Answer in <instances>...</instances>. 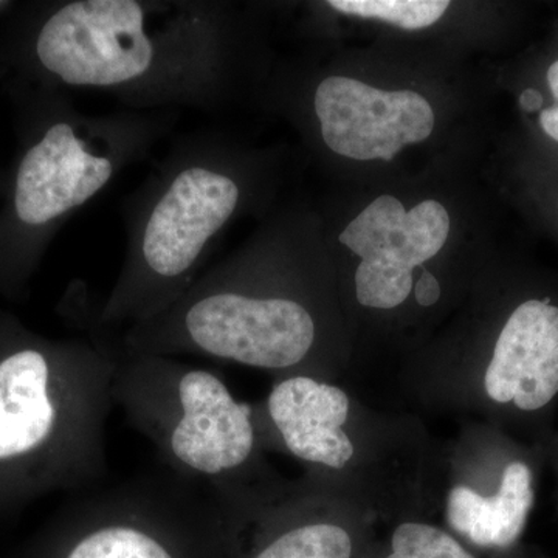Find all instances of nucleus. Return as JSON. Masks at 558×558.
Masks as SVG:
<instances>
[{
    "label": "nucleus",
    "instance_id": "nucleus-1",
    "mask_svg": "<svg viewBox=\"0 0 558 558\" xmlns=\"http://www.w3.org/2000/svg\"><path fill=\"white\" fill-rule=\"evenodd\" d=\"M233 49L223 3L68 0L36 21L28 60L53 90L97 92L140 112H211L229 89Z\"/></svg>",
    "mask_w": 558,
    "mask_h": 558
},
{
    "label": "nucleus",
    "instance_id": "nucleus-2",
    "mask_svg": "<svg viewBox=\"0 0 558 558\" xmlns=\"http://www.w3.org/2000/svg\"><path fill=\"white\" fill-rule=\"evenodd\" d=\"M236 156L211 132L186 135L124 202L126 250L98 329H128L167 311L204 271L244 202Z\"/></svg>",
    "mask_w": 558,
    "mask_h": 558
},
{
    "label": "nucleus",
    "instance_id": "nucleus-3",
    "mask_svg": "<svg viewBox=\"0 0 558 558\" xmlns=\"http://www.w3.org/2000/svg\"><path fill=\"white\" fill-rule=\"evenodd\" d=\"M47 106L14 170L0 230L9 258L35 252L73 213L148 156L174 121V112H80L60 90Z\"/></svg>",
    "mask_w": 558,
    "mask_h": 558
},
{
    "label": "nucleus",
    "instance_id": "nucleus-4",
    "mask_svg": "<svg viewBox=\"0 0 558 558\" xmlns=\"http://www.w3.org/2000/svg\"><path fill=\"white\" fill-rule=\"evenodd\" d=\"M113 403L148 438L171 473L230 497L256 446L252 409L215 371L168 355L128 354L116 340Z\"/></svg>",
    "mask_w": 558,
    "mask_h": 558
},
{
    "label": "nucleus",
    "instance_id": "nucleus-5",
    "mask_svg": "<svg viewBox=\"0 0 558 558\" xmlns=\"http://www.w3.org/2000/svg\"><path fill=\"white\" fill-rule=\"evenodd\" d=\"M449 231V213L439 202L407 211L396 197H377L339 236L362 259L355 274L359 303L373 310L400 306L413 288V270L438 255Z\"/></svg>",
    "mask_w": 558,
    "mask_h": 558
},
{
    "label": "nucleus",
    "instance_id": "nucleus-6",
    "mask_svg": "<svg viewBox=\"0 0 558 558\" xmlns=\"http://www.w3.org/2000/svg\"><path fill=\"white\" fill-rule=\"evenodd\" d=\"M207 492L168 473L87 495L80 502L83 534L65 558H178L163 534Z\"/></svg>",
    "mask_w": 558,
    "mask_h": 558
},
{
    "label": "nucleus",
    "instance_id": "nucleus-7",
    "mask_svg": "<svg viewBox=\"0 0 558 558\" xmlns=\"http://www.w3.org/2000/svg\"><path fill=\"white\" fill-rule=\"evenodd\" d=\"M323 142L354 160L391 161L435 128L429 102L413 90L385 92L347 76H329L314 94Z\"/></svg>",
    "mask_w": 558,
    "mask_h": 558
},
{
    "label": "nucleus",
    "instance_id": "nucleus-8",
    "mask_svg": "<svg viewBox=\"0 0 558 558\" xmlns=\"http://www.w3.org/2000/svg\"><path fill=\"white\" fill-rule=\"evenodd\" d=\"M558 307L549 300L520 304L499 333L488 363L484 387L498 403H515L535 411L548 405L558 392Z\"/></svg>",
    "mask_w": 558,
    "mask_h": 558
},
{
    "label": "nucleus",
    "instance_id": "nucleus-9",
    "mask_svg": "<svg viewBox=\"0 0 558 558\" xmlns=\"http://www.w3.org/2000/svg\"><path fill=\"white\" fill-rule=\"evenodd\" d=\"M267 411L286 449L301 461L340 470L354 457L343 429L349 416L343 389L310 376L288 377L271 389Z\"/></svg>",
    "mask_w": 558,
    "mask_h": 558
},
{
    "label": "nucleus",
    "instance_id": "nucleus-10",
    "mask_svg": "<svg viewBox=\"0 0 558 558\" xmlns=\"http://www.w3.org/2000/svg\"><path fill=\"white\" fill-rule=\"evenodd\" d=\"M534 505L532 473L523 462H512L502 472L494 497H483L468 486L451 488L447 521L451 529L483 549H509L523 534Z\"/></svg>",
    "mask_w": 558,
    "mask_h": 558
},
{
    "label": "nucleus",
    "instance_id": "nucleus-11",
    "mask_svg": "<svg viewBox=\"0 0 558 558\" xmlns=\"http://www.w3.org/2000/svg\"><path fill=\"white\" fill-rule=\"evenodd\" d=\"M352 535L340 524L307 521L282 529L252 558H354Z\"/></svg>",
    "mask_w": 558,
    "mask_h": 558
},
{
    "label": "nucleus",
    "instance_id": "nucleus-12",
    "mask_svg": "<svg viewBox=\"0 0 558 558\" xmlns=\"http://www.w3.org/2000/svg\"><path fill=\"white\" fill-rule=\"evenodd\" d=\"M340 13L379 20L403 31H421L436 24L450 7L446 0H330Z\"/></svg>",
    "mask_w": 558,
    "mask_h": 558
},
{
    "label": "nucleus",
    "instance_id": "nucleus-13",
    "mask_svg": "<svg viewBox=\"0 0 558 558\" xmlns=\"http://www.w3.org/2000/svg\"><path fill=\"white\" fill-rule=\"evenodd\" d=\"M381 558H476L442 529L403 523L392 532L389 553Z\"/></svg>",
    "mask_w": 558,
    "mask_h": 558
},
{
    "label": "nucleus",
    "instance_id": "nucleus-14",
    "mask_svg": "<svg viewBox=\"0 0 558 558\" xmlns=\"http://www.w3.org/2000/svg\"><path fill=\"white\" fill-rule=\"evenodd\" d=\"M414 295H416L417 303L424 307L438 303L440 286L435 275L429 274L428 270L422 271V277L416 282V288H414Z\"/></svg>",
    "mask_w": 558,
    "mask_h": 558
},
{
    "label": "nucleus",
    "instance_id": "nucleus-15",
    "mask_svg": "<svg viewBox=\"0 0 558 558\" xmlns=\"http://www.w3.org/2000/svg\"><path fill=\"white\" fill-rule=\"evenodd\" d=\"M539 124H542L543 131H545L550 138L558 142V106L542 110V113H539Z\"/></svg>",
    "mask_w": 558,
    "mask_h": 558
},
{
    "label": "nucleus",
    "instance_id": "nucleus-16",
    "mask_svg": "<svg viewBox=\"0 0 558 558\" xmlns=\"http://www.w3.org/2000/svg\"><path fill=\"white\" fill-rule=\"evenodd\" d=\"M520 106L524 112H535L543 106V95L535 89H526L521 94Z\"/></svg>",
    "mask_w": 558,
    "mask_h": 558
},
{
    "label": "nucleus",
    "instance_id": "nucleus-17",
    "mask_svg": "<svg viewBox=\"0 0 558 558\" xmlns=\"http://www.w3.org/2000/svg\"><path fill=\"white\" fill-rule=\"evenodd\" d=\"M548 86L553 92L554 100L558 102V61L554 62L548 70Z\"/></svg>",
    "mask_w": 558,
    "mask_h": 558
},
{
    "label": "nucleus",
    "instance_id": "nucleus-18",
    "mask_svg": "<svg viewBox=\"0 0 558 558\" xmlns=\"http://www.w3.org/2000/svg\"><path fill=\"white\" fill-rule=\"evenodd\" d=\"M554 360H556V363L558 365V347L556 348V351H554Z\"/></svg>",
    "mask_w": 558,
    "mask_h": 558
}]
</instances>
